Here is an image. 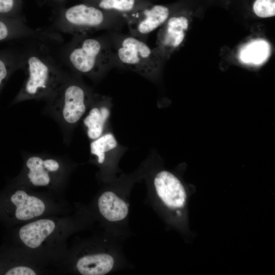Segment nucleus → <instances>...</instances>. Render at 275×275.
<instances>
[{
	"label": "nucleus",
	"instance_id": "2",
	"mask_svg": "<svg viewBox=\"0 0 275 275\" xmlns=\"http://www.w3.org/2000/svg\"><path fill=\"white\" fill-rule=\"evenodd\" d=\"M59 59L70 72L98 80L115 66L112 46L108 34L90 37L73 35L62 47Z\"/></svg>",
	"mask_w": 275,
	"mask_h": 275
},
{
	"label": "nucleus",
	"instance_id": "21",
	"mask_svg": "<svg viewBox=\"0 0 275 275\" xmlns=\"http://www.w3.org/2000/svg\"><path fill=\"white\" fill-rule=\"evenodd\" d=\"M17 0H0V16L21 19L16 14Z\"/></svg>",
	"mask_w": 275,
	"mask_h": 275
},
{
	"label": "nucleus",
	"instance_id": "15",
	"mask_svg": "<svg viewBox=\"0 0 275 275\" xmlns=\"http://www.w3.org/2000/svg\"><path fill=\"white\" fill-rule=\"evenodd\" d=\"M115 263L114 258L109 254L93 253L79 257L75 268L82 275H104L113 269Z\"/></svg>",
	"mask_w": 275,
	"mask_h": 275
},
{
	"label": "nucleus",
	"instance_id": "1",
	"mask_svg": "<svg viewBox=\"0 0 275 275\" xmlns=\"http://www.w3.org/2000/svg\"><path fill=\"white\" fill-rule=\"evenodd\" d=\"M31 43L23 50L22 69L26 78L12 104L32 99L48 100L69 73L53 54L50 44L36 39H32Z\"/></svg>",
	"mask_w": 275,
	"mask_h": 275
},
{
	"label": "nucleus",
	"instance_id": "13",
	"mask_svg": "<svg viewBox=\"0 0 275 275\" xmlns=\"http://www.w3.org/2000/svg\"><path fill=\"white\" fill-rule=\"evenodd\" d=\"M164 23V26L158 33L157 47L155 48L160 56L181 44L188 26V20L183 15L171 16Z\"/></svg>",
	"mask_w": 275,
	"mask_h": 275
},
{
	"label": "nucleus",
	"instance_id": "3",
	"mask_svg": "<svg viewBox=\"0 0 275 275\" xmlns=\"http://www.w3.org/2000/svg\"><path fill=\"white\" fill-rule=\"evenodd\" d=\"M94 92L81 76L69 72L64 81L47 100L46 110L60 126L68 143L73 131L87 112Z\"/></svg>",
	"mask_w": 275,
	"mask_h": 275
},
{
	"label": "nucleus",
	"instance_id": "8",
	"mask_svg": "<svg viewBox=\"0 0 275 275\" xmlns=\"http://www.w3.org/2000/svg\"><path fill=\"white\" fill-rule=\"evenodd\" d=\"M170 10L160 5L146 6L125 19L129 34L146 41L148 35L169 18Z\"/></svg>",
	"mask_w": 275,
	"mask_h": 275
},
{
	"label": "nucleus",
	"instance_id": "18",
	"mask_svg": "<svg viewBox=\"0 0 275 275\" xmlns=\"http://www.w3.org/2000/svg\"><path fill=\"white\" fill-rule=\"evenodd\" d=\"M23 50L12 47L0 50V93L11 75L22 69Z\"/></svg>",
	"mask_w": 275,
	"mask_h": 275
},
{
	"label": "nucleus",
	"instance_id": "7",
	"mask_svg": "<svg viewBox=\"0 0 275 275\" xmlns=\"http://www.w3.org/2000/svg\"><path fill=\"white\" fill-rule=\"evenodd\" d=\"M127 147L118 142L111 130L91 141V159L100 168L102 174L112 177L117 171V163Z\"/></svg>",
	"mask_w": 275,
	"mask_h": 275
},
{
	"label": "nucleus",
	"instance_id": "22",
	"mask_svg": "<svg viewBox=\"0 0 275 275\" xmlns=\"http://www.w3.org/2000/svg\"><path fill=\"white\" fill-rule=\"evenodd\" d=\"M37 271L27 265H17L9 269L5 273L6 275H35Z\"/></svg>",
	"mask_w": 275,
	"mask_h": 275
},
{
	"label": "nucleus",
	"instance_id": "4",
	"mask_svg": "<svg viewBox=\"0 0 275 275\" xmlns=\"http://www.w3.org/2000/svg\"><path fill=\"white\" fill-rule=\"evenodd\" d=\"M115 64L135 72L150 81L157 80L160 56L146 42L129 34L111 31L108 34Z\"/></svg>",
	"mask_w": 275,
	"mask_h": 275
},
{
	"label": "nucleus",
	"instance_id": "9",
	"mask_svg": "<svg viewBox=\"0 0 275 275\" xmlns=\"http://www.w3.org/2000/svg\"><path fill=\"white\" fill-rule=\"evenodd\" d=\"M113 106L111 97L94 93L89 107L82 119L85 131L91 141L111 130Z\"/></svg>",
	"mask_w": 275,
	"mask_h": 275
},
{
	"label": "nucleus",
	"instance_id": "5",
	"mask_svg": "<svg viewBox=\"0 0 275 275\" xmlns=\"http://www.w3.org/2000/svg\"><path fill=\"white\" fill-rule=\"evenodd\" d=\"M125 24L124 17L87 3L64 10L49 29L75 35L102 30L119 31Z\"/></svg>",
	"mask_w": 275,
	"mask_h": 275
},
{
	"label": "nucleus",
	"instance_id": "14",
	"mask_svg": "<svg viewBox=\"0 0 275 275\" xmlns=\"http://www.w3.org/2000/svg\"><path fill=\"white\" fill-rule=\"evenodd\" d=\"M58 224L50 218L33 221L23 225L18 236L22 243L31 249H37L51 238L57 230Z\"/></svg>",
	"mask_w": 275,
	"mask_h": 275
},
{
	"label": "nucleus",
	"instance_id": "19",
	"mask_svg": "<svg viewBox=\"0 0 275 275\" xmlns=\"http://www.w3.org/2000/svg\"><path fill=\"white\" fill-rule=\"evenodd\" d=\"M270 46L268 42L263 39L253 40L240 50L239 59L243 64L260 65L269 58Z\"/></svg>",
	"mask_w": 275,
	"mask_h": 275
},
{
	"label": "nucleus",
	"instance_id": "12",
	"mask_svg": "<svg viewBox=\"0 0 275 275\" xmlns=\"http://www.w3.org/2000/svg\"><path fill=\"white\" fill-rule=\"evenodd\" d=\"M10 200L14 206L15 217L22 222L39 217L48 209L47 204L43 199L23 187L16 190Z\"/></svg>",
	"mask_w": 275,
	"mask_h": 275
},
{
	"label": "nucleus",
	"instance_id": "20",
	"mask_svg": "<svg viewBox=\"0 0 275 275\" xmlns=\"http://www.w3.org/2000/svg\"><path fill=\"white\" fill-rule=\"evenodd\" d=\"M253 10L259 17L267 18L275 15V0H256Z\"/></svg>",
	"mask_w": 275,
	"mask_h": 275
},
{
	"label": "nucleus",
	"instance_id": "10",
	"mask_svg": "<svg viewBox=\"0 0 275 275\" xmlns=\"http://www.w3.org/2000/svg\"><path fill=\"white\" fill-rule=\"evenodd\" d=\"M23 39L39 40L51 45L63 41L59 33L49 29H33L22 19L0 16V42Z\"/></svg>",
	"mask_w": 275,
	"mask_h": 275
},
{
	"label": "nucleus",
	"instance_id": "16",
	"mask_svg": "<svg viewBox=\"0 0 275 275\" xmlns=\"http://www.w3.org/2000/svg\"><path fill=\"white\" fill-rule=\"evenodd\" d=\"M97 207L100 214L111 222L124 219L129 213L127 203L112 190H106L100 195L98 199Z\"/></svg>",
	"mask_w": 275,
	"mask_h": 275
},
{
	"label": "nucleus",
	"instance_id": "6",
	"mask_svg": "<svg viewBox=\"0 0 275 275\" xmlns=\"http://www.w3.org/2000/svg\"><path fill=\"white\" fill-rule=\"evenodd\" d=\"M66 172L65 162L60 158L30 154L24 158L22 180L34 187H51L63 180Z\"/></svg>",
	"mask_w": 275,
	"mask_h": 275
},
{
	"label": "nucleus",
	"instance_id": "11",
	"mask_svg": "<svg viewBox=\"0 0 275 275\" xmlns=\"http://www.w3.org/2000/svg\"><path fill=\"white\" fill-rule=\"evenodd\" d=\"M151 183L156 195L168 208L179 210L184 207L186 190L174 174L166 170L158 171L152 177Z\"/></svg>",
	"mask_w": 275,
	"mask_h": 275
},
{
	"label": "nucleus",
	"instance_id": "17",
	"mask_svg": "<svg viewBox=\"0 0 275 275\" xmlns=\"http://www.w3.org/2000/svg\"><path fill=\"white\" fill-rule=\"evenodd\" d=\"M90 5L125 19L152 3L149 0H88Z\"/></svg>",
	"mask_w": 275,
	"mask_h": 275
}]
</instances>
